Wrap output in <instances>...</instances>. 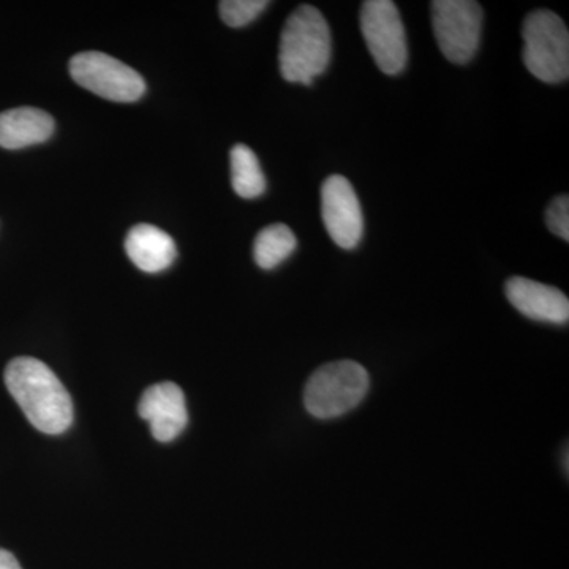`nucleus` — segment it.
Returning <instances> with one entry per match:
<instances>
[{
	"label": "nucleus",
	"mask_w": 569,
	"mask_h": 569,
	"mask_svg": "<svg viewBox=\"0 0 569 569\" xmlns=\"http://www.w3.org/2000/svg\"><path fill=\"white\" fill-rule=\"evenodd\" d=\"M6 385L31 425L61 436L73 422V402L58 376L36 358H17L6 369Z\"/></svg>",
	"instance_id": "f257e3e1"
},
{
	"label": "nucleus",
	"mask_w": 569,
	"mask_h": 569,
	"mask_svg": "<svg viewBox=\"0 0 569 569\" xmlns=\"http://www.w3.org/2000/svg\"><path fill=\"white\" fill-rule=\"evenodd\" d=\"M332 37L323 13L301 6L288 17L280 36L279 66L283 80L310 86L331 62Z\"/></svg>",
	"instance_id": "f03ea898"
},
{
	"label": "nucleus",
	"mask_w": 569,
	"mask_h": 569,
	"mask_svg": "<svg viewBox=\"0 0 569 569\" xmlns=\"http://www.w3.org/2000/svg\"><path fill=\"white\" fill-rule=\"evenodd\" d=\"M369 388V372L359 362H329L307 381L305 406L318 419L343 417L365 400Z\"/></svg>",
	"instance_id": "7ed1b4c3"
},
{
	"label": "nucleus",
	"mask_w": 569,
	"mask_h": 569,
	"mask_svg": "<svg viewBox=\"0 0 569 569\" xmlns=\"http://www.w3.org/2000/svg\"><path fill=\"white\" fill-rule=\"evenodd\" d=\"M523 63L539 81L563 82L569 77V32L550 10L531 11L523 21Z\"/></svg>",
	"instance_id": "20e7f679"
},
{
	"label": "nucleus",
	"mask_w": 569,
	"mask_h": 569,
	"mask_svg": "<svg viewBox=\"0 0 569 569\" xmlns=\"http://www.w3.org/2000/svg\"><path fill=\"white\" fill-rule=\"evenodd\" d=\"M70 74L86 91L110 102H137L146 92V81L137 70L104 52L89 51L73 56Z\"/></svg>",
	"instance_id": "39448f33"
},
{
	"label": "nucleus",
	"mask_w": 569,
	"mask_h": 569,
	"mask_svg": "<svg viewBox=\"0 0 569 569\" xmlns=\"http://www.w3.org/2000/svg\"><path fill=\"white\" fill-rule=\"evenodd\" d=\"M430 10L433 33L445 58L458 66L470 62L481 41V6L473 0H436Z\"/></svg>",
	"instance_id": "423d86ee"
},
{
	"label": "nucleus",
	"mask_w": 569,
	"mask_h": 569,
	"mask_svg": "<svg viewBox=\"0 0 569 569\" xmlns=\"http://www.w3.org/2000/svg\"><path fill=\"white\" fill-rule=\"evenodd\" d=\"M361 32L378 69L391 77L402 73L408 62V43L396 3L391 0L362 3Z\"/></svg>",
	"instance_id": "0eeeda50"
},
{
	"label": "nucleus",
	"mask_w": 569,
	"mask_h": 569,
	"mask_svg": "<svg viewBox=\"0 0 569 569\" xmlns=\"http://www.w3.org/2000/svg\"><path fill=\"white\" fill-rule=\"evenodd\" d=\"M321 219L340 249L351 250L361 242L365 233L361 203L353 186L343 176H329L321 186Z\"/></svg>",
	"instance_id": "6e6552de"
},
{
	"label": "nucleus",
	"mask_w": 569,
	"mask_h": 569,
	"mask_svg": "<svg viewBox=\"0 0 569 569\" xmlns=\"http://www.w3.org/2000/svg\"><path fill=\"white\" fill-rule=\"evenodd\" d=\"M138 413L149 422L152 437L160 443L176 440L189 425L186 396L171 381L146 389L138 403Z\"/></svg>",
	"instance_id": "1a4fd4ad"
},
{
	"label": "nucleus",
	"mask_w": 569,
	"mask_h": 569,
	"mask_svg": "<svg viewBox=\"0 0 569 569\" xmlns=\"http://www.w3.org/2000/svg\"><path fill=\"white\" fill-rule=\"evenodd\" d=\"M505 293L512 307L530 320L552 325L568 323L569 301L557 288L526 277H512L505 284Z\"/></svg>",
	"instance_id": "9d476101"
},
{
	"label": "nucleus",
	"mask_w": 569,
	"mask_h": 569,
	"mask_svg": "<svg viewBox=\"0 0 569 569\" xmlns=\"http://www.w3.org/2000/svg\"><path fill=\"white\" fill-rule=\"evenodd\" d=\"M126 252L132 263L148 274H157L170 268L178 258L173 238L153 224L141 223L129 231Z\"/></svg>",
	"instance_id": "9b49d317"
},
{
	"label": "nucleus",
	"mask_w": 569,
	"mask_h": 569,
	"mask_svg": "<svg viewBox=\"0 0 569 569\" xmlns=\"http://www.w3.org/2000/svg\"><path fill=\"white\" fill-rule=\"evenodd\" d=\"M54 119L39 108L22 107L0 112V148L17 151L50 140Z\"/></svg>",
	"instance_id": "f8f14e48"
},
{
	"label": "nucleus",
	"mask_w": 569,
	"mask_h": 569,
	"mask_svg": "<svg viewBox=\"0 0 569 569\" xmlns=\"http://www.w3.org/2000/svg\"><path fill=\"white\" fill-rule=\"evenodd\" d=\"M296 247H298V239L287 224H269L254 238V263L264 271H271L290 258Z\"/></svg>",
	"instance_id": "ddd939ff"
},
{
	"label": "nucleus",
	"mask_w": 569,
	"mask_h": 569,
	"mask_svg": "<svg viewBox=\"0 0 569 569\" xmlns=\"http://www.w3.org/2000/svg\"><path fill=\"white\" fill-rule=\"evenodd\" d=\"M231 183L241 198L252 200L266 192V178L257 153L246 144H236L230 152Z\"/></svg>",
	"instance_id": "4468645a"
},
{
	"label": "nucleus",
	"mask_w": 569,
	"mask_h": 569,
	"mask_svg": "<svg viewBox=\"0 0 569 569\" xmlns=\"http://www.w3.org/2000/svg\"><path fill=\"white\" fill-rule=\"evenodd\" d=\"M268 6V0H223L219 10L224 24L238 29L257 20Z\"/></svg>",
	"instance_id": "2eb2a0df"
},
{
	"label": "nucleus",
	"mask_w": 569,
	"mask_h": 569,
	"mask_svg": "<svg viewBox=\"0 0 569 569\" xmlns=\"http://www.w3.org/2000/svg\"><path fill=\"white\" fill-rule=\"evenodd\" d=\"M546 224L553 234L559 236L563 241H569V198L568 194H560L546 211Z\"/></svg>",
	"instance_id": "dca6fc26"
},
{
	"label": "nucleus",
	"mask_w": 569,
	"mask_h": 569,
	"mask_svg": "<svg viewBox=\"0 0 569 569\" xmlns=\"http://www.w3.org/2000/svg\"><path fill=\"white\" fill-rule=\"evenodd\" d=\"M0 569H22L20 561L9 550L0 549Z\"/></svg>",
	"instance_id": "f3484780"
},
{
	"label": "nucleus",
	"mask_w": 569,
	"mask_h": 569,
	"mask_svg": "<svg viewBox=\"0 0 569 569\" xmlns=\"http://www.w3.org/2000/svg\"><path fill=\"white\" fill-rule=\"evenodd\" d=\"M565 471L568 473V449H565Z\"/></svg>",
	"instance_id": "a211bd4d"
}]
</instances>
